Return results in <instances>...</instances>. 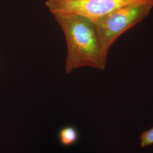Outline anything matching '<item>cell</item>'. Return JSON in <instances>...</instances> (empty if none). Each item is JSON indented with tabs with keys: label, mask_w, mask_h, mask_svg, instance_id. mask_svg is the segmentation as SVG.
Instances as JSON below:
<instances>
[{
	"label": "cell",
	"mask_w": 153,
	"mask_h": 153,
	"mask_svg": "<svg viewBox=\"0 0 153 153\" xmlns=\"http://www.w3.org/2000/svg\"><path fill=\"white\" fill-rule=\"evenodd\" d=\"M153 1L127 6L94 21L102 52L107 59L110 47L124 33L149 16Z\"/></svg>",
	"instance_id": "obj_2"
},
{
	"label": "cell",
	"mask_w": 153,
	"mask_h": 153,
	"mask_svg": "<svg viewBox=\"0 0 153 153\" xmlns=\"http://www.w3.org/2000/svg\"><path fill=\"white\" fill-rule=\"evenodd\" d=\"M56 22L65 38L67 56L65 71L82 67L103 71L107 59L102 52L94 22L88 18L73 14H55Z\"/></svg>",
	"instance_id": "obj_1"
},
{
	"label": "cell",
	"mask_w": 153,
	"mask_h": 153,
	"mask_svg": "<svg viewBox=\"0 0 153 153\" xmlns=\"http://www.w3.org/2000/svg\"><path fill=\"white\" fill-rule=\"evenodd\" d=\"M59 141L64 147H69L75 145L79 139V133L74 126H68L62 127L59 131Z\"/></svg>",
	"instance_id": "obj_4"
},
{
	"label": "cell",
	"mask_w": 153,
	"mask_h": 153,
	"mask_svg": "<svg viewBox=\"0 0 153 153\" xmlns=\"http://www.w3.org/2000/svg\"><path fill=\"white\" fill-rule=\"evenodd\" d=\"M141 147L145 148L153 144V126L149 130L143 131L141 136Z\"/></svg>",
	"instance_id": "obj_5"
},
{
	"label": "cell",
	"mask_w": 153,
	"mask_h": 153,
	"mask_svg": "<svg viewBox=\"0 0 153 153\" xmlns=\"http://www.w3.org/2000/svg\"><path fill=\"white\" fill-rule=\"evenodd\" d=\"M153 0H47L53 14H73L95 21L99 18L127 6Z\"/></svg>",
	"instance_id": "obj_3"
}]
</instances>
